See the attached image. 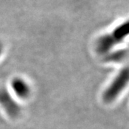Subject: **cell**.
<instances>
[{
  "label": "cell",
  "instance_id": "3957f363",
  "mask_svg": "<svg viewBox=\"0 0 129 129\" xmlns=\"http://www.w3.org/2000/svg\"><path fill=\"white\" fill-rule=\"evenodd\" d=\"M0 106L11 118H18L22 112L20 105L7 88H0Z\"/></svg>",
  "mask_w": 129,
  "mask_h": 129
},
{
  "label": "cell",
  "instance_id": "7a4b0ae2",
  "mask_svg": "<svg viewBox=\"0 0 129 129\" xmlns=\"http://www.w3.org/2000/svg\"><path fill=\"white\" fill-rule=\"evenodd\" d=\"M129 83V66L120 70L103 93V99L107 103L113 102Z\"/></svg>",
  "mask_w": 129,
  "mask_h": 129
},
{
  "label": "cell",
  "instance_id": "277c9868",
  "mask_svg": "<svg viewBox=\"0 0 129 129\" xmlns=\"http://www.w3.org/2000/svg\"><path fill=\"white\" fill-rule=\"evenodd\" d=\"M10 88L12 93L19 100L26 101L32 95L30 84L22 77H14L10 81Z\"/></svg>",
  "mask_w": 129,
  "mask_h": 129
},
{
  "label": "cell",
  "instance_id": "6da1fadb",
  "mask_svg": "<svg viewBox=\"0 0 129 129\" xmlns=\"http://www.w3.org/2000/svg\"><path fill=\"white\" fill-rule=\"evenodd\" d=\"M129 36V19L118 25L111 32L97 40L95 47L98 53L105 55Z\"/></svg>",
  "mask_w": 129,
  "mask_h": 129
},
{
  "label": "cell",
  "instance_id": "5b68a950",
  "mask_svg": "<svg viewBox=\"0 0 129 129\" xmlns=\"http://www.w3.org/2000/svg\"><path fill=\"white\" fill-rule=\"evenodd\" d=\"M126 56V52L125 50L114 51L111 53H108L106 55V60L108 62H120L123 60Z\"/></svg>",
  "mask_w": 129,
  "mask_h": 129
},
{
  "label": "cell",
  "instance_id": "8992f818",
  "mask_svg": "<svg viewBox=\"0 0 129 129\" xmlns=\"http://www.w3.org/2000/svg\"><path fill=\"white\" fill-rule=\"evenodd\" d=\"M3 52H4V46H3L2 43L0 42V57H1V56L2 55Z\"/></svg>",
  "mask_w": 129,
  "mask_h": 129
}]
</instances>
